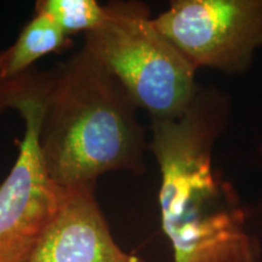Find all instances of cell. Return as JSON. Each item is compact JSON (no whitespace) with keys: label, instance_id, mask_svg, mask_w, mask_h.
<instances>
[{"label":"cell","instance_id":"277c9868","mask_svg":"<svg viewBox=\"0 0 262 262\" xmlns=\"http://www.w3.org/2000/svg\"><path fill=\"white\" fill-rule=\"evenodd\" d=\"M6 108L18 111L25 135L0 186V262H27L60 209L64 189L52 180L39 146L41 103L32 72L3 81Z\"/></svg>","mask_w":262,"mask_h":262},{"label":"cell","instance_id":"3957f363","mask_svg":"<svg viewBox=\"0 0 262 262\" xmlns=\"http://www.w3.org/2000/svg\"><path fill=\"white\" fill-rule=\"evenodd\" d=\"M106 17L85 34L84 48L152 119H173L196 96V68L157 29L141 2H111Z\"/></svg>","mask_w":262,"mask_h":262},{"label":"cell","instance_id":"52a82bcc","mask_svg":"<svg viewBox=\"0 0 262 262\" xmlns=\"http://www.w3.org/2000/svg\"><path fill=\"white\" fill-rule=\"evenodd\" d=\"M68 44L70 39L50 16L34 11L14 44L0 52V80L25 74L39 58L63 50Z\"/></svg>","mask_w":262,"mask_h":262},{"label":"cell","instance_id":"7a4b0ae2","mask_svg":"<svg viewBox=\"0 0 262 262\" xmlns=\"http://www.w3.org/2000/svg\"><path fill=\"white\" fill-rule=\"evenodd\" d=\"M216 135L217 123L199 94L181 117L152 119L149 148L162 176V224L175 262L256 260L234 193L212 169Z\"/></svg>","mask_w":262,"mask_h":262},{"label":"cell","instance_id":"8992f818","mask_svg":"<svg viewBox=\"0 0 262 262\" xmlns=\"http://www.w3.org/2000/svg\"><path fill=\"white\" fill-rule=\"evenodd\" d=\"M27 262H145L111 234L95 187L64 189L57 215Z\"/></svg>","mask_w":262,"mask_h":262},{"label":"cell","instance_id":"6da1fadb","mask_svg":"<svg viewBox=\"0 0 262 262\" xmlns=\"http://www.w3.org/2000/svg\"><path fill=\"white\" fill-rule=\"evenodd\" d=\"M32 77L41 103L39 146L61 188L95 187L111 171H145L136 104L86 49L51 71L32 70Z\"/></svg>","mask_w":262,"mask_h":262},{"label":"cell","instance_id":"ba28073f","mask_svg":"<svg viewBox=\"0 0 262 262\" xmlns=\"http://www.w3.org/2000/svg\"><path fill=\"white\" fill-rule=\"evenodd\" d=\"M34 11L50 16L67 37L80 32L88 34L106 17V6L96 0H39Z\"/></svg>","mask_w":262,"mask_h":262},{"label":"cell","instance_id":"9c48e42d","mask_svg":"<svg viewBox=\"0 0 262 262\" xmlns=\"http://www.w3.org/2000/svg\"><path fill=\"white\" fill-rule=\"evenodd\" d=\"M2 84H3V80H0V113H2L3 111H4V110H6V107H5V103H4V98H3Z\"/></svg>","mask_w":262,"mask_h":262},{"label":"cell","instance_id":"5b68a950","mask_svg":"<svg viewBox=\"0 0 262 262\" xmlns=\"http://www.w3.org/2000/svg\"><path fill=\"white\" fill-rule=\"evenodd\" d=\"M153 21L196 70L239 72L262 44V0H178Z\"/></svg>","mask_w":262,"mask_h":262}]
</instances>
